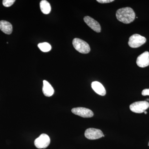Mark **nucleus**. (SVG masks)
Segmentation results:
<instances>
[{
  "label": "nucleus",
  "mask_w": 149,
  "mask_h": 149,
  "mask_svg": "<svg viewBox=\"0 0 149 149\" xmlns=\"http://www.w3.org/2000/svg\"><path fill=\"white\" fill-rule=\"evenodd\" d=\"M118 20L125 24H129L134 21L136 14L133 9L129 7L119 9L116 13Z\"/></svg>",
  "instance_id": "f257e3e1"
},
{
  "label": "nucleus",
  "mask_w": 149,
  "mask_h": 149,
  "mask_svg": "<svg viewBox=\"0 0 149 149\" xmlns=\"http://www.w3.org/2000/svg\"><path fill=\"white\" fill-rule=\"evenodd\" d=\"M72 45L74 49L80 53L88 54L91 51L88 43L79 38H74L72 41Z\"/></svg>",
  "instance_id": "f03ea898"
},
{
  "label": "nucleus",
  "mask_w": 149,
  "mask_h": 149,
  "mask_svg": "<svg viewBox=\"0 0 149 149\" xmlns=\"http://www.w3.org/2000/svg\"><path fill=\"white\" fill-rule=\"evenodd\" d=\"M146 42V37L139 34H134L129 38L128 44L130 47L137 48L143 45Z\"/></svg>",
  "instance_id": "7ed1b4c3"
},
{
  "label": "nucleus",
  "mask_w": 149,
  "mask_h": 149,
  "mask_svg": "<svg viewBox=\"0 0 149 149\" xmlns=\"http://www.w3.org/2000/svg\"><path fill=\"white\" fill-rule=\"evenodd\" d=\"M149 107V103L147 101L135 102L130 106L131 111L136 113H142Z\"/></svg>",
  "instance_id": "20e7f679"
},
{
  "label": "nucleus",
  "mask_w": 149,
  "mask_h": 149,
  "mask_svg": "<svg viewBox=\"0 0 149 149\" xmlns=\"http://www.w3.org/2000/svg\"><path fill=\"white\" fill-rule=\"evenodd\" d=\"M50 143V139L46 134H41L38 138L35 139L34 144L35 147L38 149H45L48 147Z\"/></svg>",
  "instance_id": "39448f33"
},
{
  "label": "nucleus",
  "mask_w": 149,
  "mask_h": 149,
  "mask_svg": "<svg viewBox=\"0 0 149 149\" xmlns=\"http://www.w3.org/2000/svg\"><path fill=\"white\" fill-rule=\"evenodd\" d=\"M85 137L89 140H96L104 137L102 130L94 128H89L85 130Z\"/></svg>",
  "instance_id": "423d86ee"
},
{
  "label": "nucleus",
  "mask_w": 149,
  "mask_h": 149,
  "mask_svg": "<svg viewBox=\"0 0 149 149\" xmlns=\"http://www.w3.org/2000/svg\"><path fill=\"white\" fill-rule=\"evenodd\" d=\"M71 111L74 114L83 118H91L94 116L93 111L86 108H74Z\"/></svg>",
  "instance_id": "0eeeda50"
},
{
  "label": "nucleus",
  "mask_w": 149,
  "mask_h": 149,
  "mask_svg": "<svg viewBox=\"0 0 149 149\" xmlns=\"http://www.w3.org/2000/svg\"><path fill=\"white\" fill-rule=\"evenodd\" d=\"M84 20L89 27L97 32H100L101 31L100 25L98 22L90 16H85Z\"/></svg>",
  "instance_id": "6e6552de"
},
{
  "label": "nucleus",
  "mask_w": 149,
  "mask_h": 149,
  "mask_svg": "<svg viewBox=\"0 0 149 149\" xmlns=\"http://www.w3.org/2000/svg\"><path fill=\"white\" fill-rule=\"evenodd\" d=\"M137 65L141 68H145L149 65V53L144 52L138 56L136 61Z\"/></svg>",
  "instance_id": "1a4fd4ad"
},
{
  "label": "nucleus",
  "mask_w": 149,
  "mask_h": 149,
  "mask_svg": "<svg viewBox=\"0 0 149 149\" xmlns=\"http://www.w3.org/2000/svg\"><path fill=\"white\" fill-rule=\"evenodd\" d=\"M91 86L95 92L100 95L104 96L106 94L105 89L100 82L94 81L92 83Z\"/></svg>",
  "instance_id": "9d476101"
},
{
  "label": "nucleus",
  "mask_w": 149,
  "mask_h": 149,
  "mask_svg": "<svg viewBox=\"0 0 149 149\" xmlns=\"http://www.w3.org/2000/svg\"><path fill=\"white\" fill-rule=\"evenodd\" d=\"M0 29L4 33L10 35L13 31V26L8 22L1 20L0 21Z\"/></svg>",
  "instance_id": "9b49d317"
},
{
  "label": "nucleus",
  "mask_w": 149,
  "mask_h": 149,
  "mask_svg": "<svg viewBox=\"0 0 149 149\" xmlns=\"http://www.w3.org/2000/svg\"><path fill=\"white\" fill-rule=\"evenodd\" d=\"M42 91L44 95L48 97L52 96L54 92L53 88L52 87L51 84L46 80L43 81Z\"/></svg>",
  "instance_id": "f8f14e48"
},
{
  "label": "nucleus",
  "mask_w": 149,
  "mask_h": 149,
  "mask_svg": "<svg viewBox=\"0 0 149 149\" xmlns=\"http://www.w3.org/2000/svg\"><path fill=\"white\" fill-rule=\"evenodd\" d=\"M40 7L42 13L45 14H48L50 13L51 7L49 3L46 0H42L40 3Z\"/></svg>",
  "instance_id": "ddd939ff"
},
{
  "label": "nucleus",
  "mask_w": 149,
  "mask_h": 149,
  "mask_svg": "<svg viewBox=\"0 0 149 149\" xmlns=\"http://www.w3.org/2000/svg\"><path fill=\"white\" fill-rule=\"evenodd\" d=\"M38 47L42 52H49L52 49V47L47 42H43L38 44Z\"/></svg>",
  "instance_id": "4468645a"
},
{
  "label": "nucleus",
  "mask_w": 149,
  "mask_h": 149,
  "mask_svg": "<svg viewBox=\"0 0 149 149\" xmlns=\"http://www.w3.org/2000/svg\"><path fill=\"white\" fill-rule=\"evenodd\" d=\"M15 1V0H3V4L6 7H9L12 5Z\"/></svg>",
  "instance_id": "2eb2a0df"
},
{
  "label": "nucleus",
  "mask_w": 149,
  "mask_h": 149,
  "mask_svg": "<svg viewBox=\"0 0 149 149\" xmlns=\"http://www.w3.org/2000/svg\"><path fill=\"white\" fill-rule=\"evenodd\" d=\"M97 1L101 3H107L114 1L113 0H97Z\"/></svg>",
  "instance_id": "dca6fc26"
},
{
  "label": "nucleus",
  "mask_w": 149,
  "mask_h": 149,
  "mask_svg": "<svg viewBox=\"0 0 149 149\" xmlns=\"http://www.w3.org/2000/svg\"><path fill=\"white\" fill-rule=\"evenodd\" d=\"M142 95L143 96H149V89H144L142 92Z\"/></svg>",
  "instance_id": "f3484780"
},
{
  "label": "nucleus",
  "mask_w": 149,
  "mask_h": 149,
  "mask_svg": "<svg viewBox=\"0 0 149 149\" xmlns=\"http://www.w3.org/2000/svg\"><path fill=\"white\" fill-rule=\"evenodd\" d=\"M144 113H145V114H147V111H144Z\"/></svg>",
  "instance_id": "a211bd4d"
},
{
  "label": "nucleus",
  "mask_w": 149,
  "mask_h": 149,
  "mask_svg": "<svg viewBox=\"0 0 149 149\" xmlns=\"http://www.w3.org/2000/svg\"><path fill=\"white\" fill-rule=\"evenodd\" d=\"M148 146H149V143H148Z\"/></svg>",
  "instance_id": "6ab92c4d"
}]
</instances>
